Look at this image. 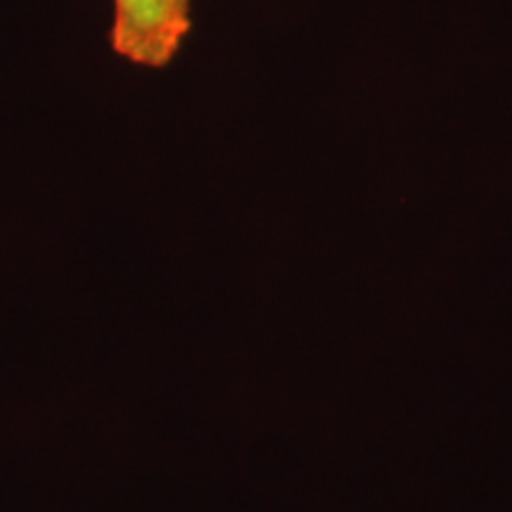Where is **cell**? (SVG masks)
I'll return each mask as SVG.
<instances>
[{
  "label": "cell",
  "mask_w": 512,
  "mask_h": 512,
  "mask_svg": "<svg viewBox=\"0 0 512 512\" xmlns=\"http://www.w3.org/2000/svg\"><path fill=\"white\" fill-rule=\"evenodd\" d=\"M190 29L192 0H112L110 46L138 67H169Z\"/></svg>",
  "instance_id": "1"
}]
</instances>
